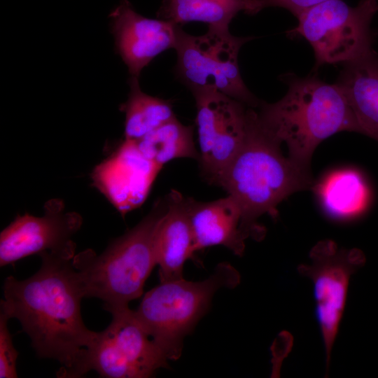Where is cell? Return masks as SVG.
<instances>
[{
    "label": "cell",
    "instance_id": "cell-1",
    "mask_svg": "<svg viewBox=\"0 0 378 378\" xmlns=\"http://www.w3.org/2000/svg\"><path fill=\"white\" fill-rule=\"evenodd\" d=\"M39 255L41 265L34 274L5 279L1 312L20 323L38 357L59 363L57 377L69 378L97 332L83 321L80 303L85 297L74 257L52 252Z\"/></svg>",
    "mask_w": 378,
    "mask_h": 378
},
{
    "label": "cell",
    "instance_id": "cell-2",
    "mask_svg": "<svg viewBox=\"0 0 378 378\" xmlns=\"http://www.w3.org/2000/svg\"><path fill=\"white\" fill-rule=\"evenodd\" d=\"M281 145L248 107L244 143L218 183L238 204L244 232L256 240L265 233L257 223L260 216L276 218L282 200L313 186L310 170L285 157Z\"/></svg>",
    "mask_w": 378,
    "mask_h": 378
},
{
    "label": "cell",
    "instance_id": "cell-3",
    "mask_svg": "<svg viewBox=\"0 0 378 378\" xmlns=\"http://www.w3.org/2000/svg\"><path fill=\"white\" fill-rule=\"evenodd\" d=\"M282 80L286 94L278 102H260L258 115L264 127L288 151V157L310 170L316 147L340 132L362 134L347 97L337 83L330 84L316 76L304 78L288 74Z\"/></svg>",
    "mask_w": 378,
    "mask_h": 378
},
{
    "label": "cell",
    "instance_id": "cell-4",
    "mask_svg": "<svg viewBox=\"0 0 378 378\" xmlns=\"http://www.w3.org/2000/svg\"><path fill=\"white\" fill-rule=\"evenodd\" d=\"M167 209V198L158 200L133 228L112 241L99 255L92 249L76 253L73 265L85 298L104 302V309L129 307L141 296L146 279L157 265L155 234Z\"/></svg>",
    "mask_w": 378,
    "mask_h": 378
},
{
    "label": "cell",
    "instance_id": "cell-5",
    "mask_svg": "<svg viewBox=\"0 0 378 378\" xmlns=\"http://www.w3.org/2000/svg\"><path fill=\"white\" fill-rule=\"evenodd\" d=\"M239 282L238 271L229 262H220L203 281H160L144 295L134 313L167 358L177 360L185 337L206 313L216 291L233 288Z\"/></svg>",
    "mask_w": 378,
    "mask_h": 378
},
{
    "label": "cell",
    "instance_id": "cell-6",
    "mask_svg": "<svg viewBox=\"0 0 378 378\" xmlns=\"http://www.w3.org/2000/svg\"><path fill=\"white\" fill-rule=\"evenodd\" d=\"M252 39L233 36L229 29L209 28L205 34L192 36L181 29L174 48L175 76L192 94L218 91L255 108L260 101L244 84L238 64L241 47Z\"/></svg>",
    "mask_w": 378,
    "mask_h": 378
},
{
    "label": "cell",
    "instance_id": "cell-7",
    "mask_svg": "<svg viewBox=\"0 0 378 378\" xmlns=\"http://www.w3.org/2000/svg\"><path fill=\"white\" fill-rule=\"evenodd\" d=\"M110 324L97 332L84 349L69 378L80 377L90 370L106 378H147L168 359L127 307L112 310Z\"/></svg>",
    "mask_w": 378,
    "mask_h": 378
},
{
    "label": "cell",
    "instance_id": "cell-8",
    "mask_svg": "<svg viewBox=\"0 0 378 378\" xmlns=\"http://www.w3.org/2000/svg\"><path fill=\"white\" fill-rule=\"evenodd\" d=\"M377 11L378 0H360L354 7L343 0H328L300 14L290 34L311 44L316 67L344 64L374 52L371 22Z\"/></svg>",
    "mask_w": 378,
    "mask_h": 378
},
{
    "label": "cell",
    "instance_id": "cell-9",
    "mask_svg": "<svg viewBox=\"0 0 378 378\" xmlns=\"http://www.w3.org/2000/svg\"><path fill=\"white\" fill-rule=\"evenodd\" d=\"M192 94L197 108L201 172L206 181L218 186L244 143L248 106L218 91Z\"/></svg>",
    "mask_w": 378,
    "mask_h": 378
},
{
    "label": "cell",
    "instance_id": "cell-10",
    "mask_svg": "<svg viewBox=\"0 0 378 378\" xmlns=\"http://www.w3.org/2000/svg\"><path fill=\"white\" fill-rule=\"evenodd\" d=\"M309 255L311 264H302L298 270L314 284L316 313L325 346L328 375L331 351L345 307L350 276L364 265L365 258L358 249H338L331 240L319 241L313 247Z\"/></svg>",
    "mask_w": 378,
    "mask_h": 378
},
{
    "label": "cell",
    "instance_id": "cell-11",
    "mask_svg": "<svg viewBox=\"0 0 378 378\" xmlns=\"http://www.w3.org/2000/svg\"><path fill=\"white\" fill-rule=\"evenodd\" d=\"M44 215L18 216L0 234V266L4 267L34 254L52 252L74 258L73 236L83 218L75 211L65 212L62 200L46 202Z\"/></svg>",
    "mask_w": 378,
    "mask_h": 378
},
{
    "label": "cell",
    "instance_id": "cell-12",
    "mask_svg": "<svg viewBox=\"0 0 378 378\" xmlns=\"http://www.w3.org/2000/svg\"><path fill=\"white\" fill-rule=\"evenodd\" d=\"M162 168L142 154L135 141L125 139L93 169L91 179L124 217L144 203Z\"/></svg>",
    "mask_w": 378,
    "mask_h": 378
},
{
    "label": "cell",
    "instance_id": "cell-13",
    "mask_svg": "<svg viewBox=\"0 0 378 378\" xmlns=\"http://www.w3.org/2000/svg\"><path fill=\"white\" fill-rule=\"evenodd\" d=\"M111 29L118 52L131 77L162 52L175 48L181 26L163 19L146 18L136 13L127 0H122L111 13Z\"/></svg>",
    "mask_w": 378,
    "mask_h": 378
},
{
    "label": "cell",
    "instance_id": "cell-14",
    "mask_svg": "<svg viewBox=\"0 0 378 378\" xmlns=\"http://www.w3.org/2000/svg\"><path fill=\"white\" fill-rule=\"evenodd\" d=\"M166 198L167 209L158 225L155 241L160 281L183 278L184 265L196 252L190 220V197L172 190Z\"/></svg>",
    "mask_w": 378,
    "mask_h": 378
},
{
    "label": "cell",
    "instance_id": "cell-15",
    "mask_svg": "<svg viewBox=\"0 0 378 378\" xmlns=\"http://www.w3.org/2000/svg\"><path fill=\"white\" fill-rule=\"evenodd\" d=\"M189 213L196 251L223 246L236 255H243L248 237L241 227L240 208L231 196L211 202L190 197Z\"/></svg>",
    "mask_w": 378,
    "mask_h": 378
},
{
    "label": "cell",
    "instance_id": "cell-16",
    "mask_svg": "<svg viewBox=\"0 0 378 378\" xmlns=\"http://www.w3.org/2000/svg\"><path fill=\"white\" fill-rule=\"evenodd\" d=\"M337 83L345 93L362 134L378 141V55L343 64Z\"/></svg>",
    "mask_w": 378,
    "mask_h": 378
},
{
    "label": "cell",
    "instance_id": "cell-17",
    "mask_svg": "<svg viewBox=\"0 0 378 378\" xmlns=\"http://www.w3.org/2000/svg\"><path fill=\"white\" fill-rule=\"evenodd\" d=\"M325 211L337 219L361 214L369 202L368 185L357 171L345 169L329 174L316 187Z\"/></svg>",
    "mask_w": 378,
    "mask_h": 378
},
{
    "label": "cell",
    "instance_id": "cell-18",
    "mask_svg": "<svg viewBox=\"0 0 378 378\" xmlns=\"http://www.w3.org/2000/svg\"><path fill=\"white\" fill-rule=\"evenodd\" d=\"M255 0H163L158 16L179 26L202 22L209 28L229 29L240 11L254 14Z\"/></svg>",
    "mask_w": 378,
    "mask_h": 378
},
{
    "label": "cell",
    "instance_id": "cell-19",
    "mask_svg": "<svg viewBox=\"0 0 378 378\" xmlns=\"http://www.w3.org/2000/svg\"><path fill=\"white\" fill-rule=\"evenodd\" d=\"M125 114V139L138 141L175 116L172 104L142 92L137 78L131 77L130 92L120 106Z\"/></svg>",
    "mask_w": 378,
    "mask_h": 378
},
{
    "label": "cell",
    "instance_id": "cell-20",
    "mask_svg": "<svg viewBox=\"0 0 378 378\" xmlns=\"http://www.w3.org/2000/svg\"><path fill=\"white\" fill-rule=\"evenodd\" d=\"M135 141L145 157L162 167L177 158H200L193 127L183 125L176 117Z\"/></svg>",
    "mask_w": 378,
    "mask_h": 378
},
{
    "label": "cell",
    "instance_id": "cell-21",
    "mask_svg": "<svg viewBox=\"0 0 378 378\" xmlns=\"http://www.w3.org/2000/svg\"><path fill=\"white\" fill-rule=\"evenodd\" d=\"M9 318L3 312L0 313V377H18L16 360L18 352L15 349L8 323Z\"/></svg>",
    "mask_w": 378,
    "mask_h": 378
},
{
    "label": "cell",
    "instance_id": "cell-22",
    "mask_svg": "<svg viewBox=\"0 0 378 378\" xmlns=\"http://www.w3.org/2000/svg\"><path fill=\"white\" fill-rule=\"evenodd\" d=\"M328 0H255V13L263 8L269 7H280L288 10L295 17Z\"/></svg>",
    "mask_w": 378,
    "mask_h": 378
},
{
    "label": "cell",
    "instance_id": "cell-23",
    "mask_svg": "<svg viewBox=\"0 0 378 378\" xmlns=\"http://www.w3.org/2000/svg\"><path fill=\"white\" fill-rule=\"evenodd\" d=\"M293 345V337L288 332H282L276 339L274 347L275 369H279L284 358L290 352ZM278 372L277 370H276ZM277 374V372H276Z\"/></svg>",
    "mask_w": 378,
    "mask_h": 378
}]
</instances>
